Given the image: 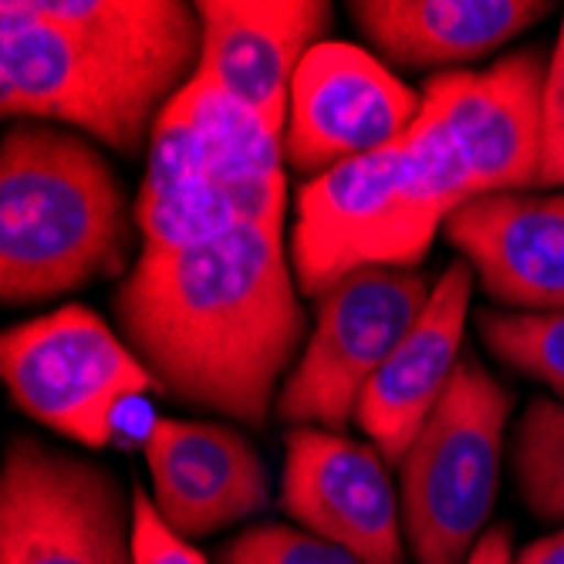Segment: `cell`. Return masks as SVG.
<instances>
[{
    "label": "cell",
    "mask_w": 564,
    "mask_h": 564,
    "mask_svg": "<svg viewBox=\"0 0 564 564\" xmlns=\"http://www.w3.org/2000/svg\"><path fill=\"white\" fill-rule=\"evenodd\" d=\"M551 4L534 0H355L348 14L399 68L470 65L534 28Z\"/></svg>",
    "instance_id": "cell-18"
},
{
    "label": "cell",
    "mask_w": 564,
    "mask_h": 564,
    "mask_svg": "<svg viewBox=\"0 0 564 564\" xmlns=\"http://www.w3.org/2000/svg\"><path fill=\"white\" fill-rule=\"evenodd\" d=\"M389 467L372 443L294 426L284 440L281 507L301 531L369 564H405L402 500Z\"/></svg>",
    "instance_id": "cell-12"
},
{
    "label": "cell",
    "mask_w": 564,
    "mask_h": 564,
    "mask_svg": "<svg viewBox=\"0 0 564 564\" xmlns=\"http://www.w3.org/2000/svg\"><path fill=\"white\" fill-rule=\"evenodd\" d=\"M510 395L464 355L433 416L399 459L402 531L420 564H467L500 487Z\"/></svg>",
    "instance_id": "cell-5"
},
{
    "label": "cell",
    "mask_w": 564,
    "mask_h": 564,
    "mask_svg": "<svg viewBox=\"0 0 564 564\" xmlns=\"http://www.w3.org/2000/svg\"><path fill=\"white\" fill-rule=\"evenodd\" d=\"M284 129L193 78L156 119L135 196L142 250L166 253L243 227H284Z\"/></svg>",
    "instance_id": "cell-4"
},
{
    "label": "cell",
    "mask_w": 564,
    "mask_h": 564,
    "mask_svg": "<svg viewBox=\"0 0 564 564\" xmlns=\"http://www.w3.org/2000/svg\"><path fill=\"white\" fill-rule=\"evenodd\" d=\"M538 189H564V18L544 75V152Z\"/></svg>",
    "instance_id": "cell-23"
},
{
    "label": "cell",
    "mask_w": 564,
    "mask_h": 564,
    "mask_svg": "<svg viewBox=\"0 0 564 564\" xmlns=\"http://www.w3.org/2000/svg\"><path fill=\"white\" fill-rule=\"evenodd\" d=\"M420 112L423 95L399 82L366 47L322 41L307 51L291 82L284 163L315 180L402 142Z\"/></svg>",
    "instance_id": "cell-10"
},
{
    "label": "cell",
    "mask_w": 564,
    "mask_h": 564,
    "mask_svg": "<svg viewBox=\"0 0 564 564\" xmlns=\"http://www.w3.org/2000/svg\"><path fill=\"white\" fill-rule=\"evenodd\" d=\"M116 474L34 436H11L0 470V564H132Z\"/></svg>",
    "instance_id": "cell-9"
},
{
    "label": "cell",
    "mask_w": 564,
    "mask_h": 564,
    "mask_svg": "<svg viewBox=\"0 0 564 564\" xmlns=\"http://www.w3.org/2000/svg\"><path fill=\"white\" fill-rule=\"evenodd\" d=\"M484 345L507 369L547 386L564 402V312H503L477 315Z\"/></svg>",
    "instance_id": "cell-20"
},
{
    "label": "cell",
    "mask_w": 564,
    "mask_h": 564,
    "mask_svg": "<svg viewBox=\"0 0 564 564\" xmlns=\"http://www.w3.org/2000/svg\"><path fill=\"white\" fill-rule=\"evenodd\" d=\"M135 214L101 149L51 122H11L0 142V297L37 304L132 268Z\"/></svg>",
    "instance_id": "cell-2"
},
{
    "label": "cell",
    "mask_w": 564,
    "mask_h": 564,
    "mask_svg": "<svg viewBox=\"0 0 564 564\" xmlns=\"http://www.w3.org/2000/svg\"><path fill=\"white\" fill-rule=\"evenodd\" d=\"M514 477L541 521L564 524V402L534 395L514 433Z\"/></svg>",
    "instance_id": "cell-19"
},
{
    "label": "cell",
    "mask_w": 564,
    "mask_h": 564,
    "mask_svg": "<svg viewBox=\"0 0 564 564\" xmlns=\"http://www.w3.org/2000/svg\"><path fill=\"white\" fill-rule=\"evenodd\" d=\"M467 564H518V557H514V534H510V528H503V524L487 528L480 534V541L474 544Z\"/></svg>",
    "instance_id": "cell-24"
},
{
    "label": "cell",
    "mask_w": 564,
    "mask_h": 564,
    "mask_svg": "<svg viewBox=\"0 0 564 564\" xmlns=\"http://www.w3.org/2000/svg\"><path fill=\"white\" fill-rule=\"evenodd\" d=\"M129 561L132 564H210L203 557L189 538H183L163 514L152 494L139 480H132V497H129Z\"/></svg>",
    "instance_id": "cell-22"
},
{
    "label": "cell",
    "mask_w": 564,
    "mask_h": 564,
    "mask_svg": "<svg viewBox=\"0 0 564 564\" xmlns=\"http://www.w3.org/2000/svg\"><path fill=\"white\" fill-rule=\"evenodd\" d=\"M541 47H521L484 72H440L426 82L449 142L464 163L474 196L538 189L544 152Z\"/></svg>",
    "instance_id": "cell-11"
},
{
    "label": "cell",
    "mask_w": 564,
    "mask_h": 564,
    "mask_svg": "<svg viewBox=\"0 0 564 564\" xmlns=\"http://www.w3.org/2000/svg\"><path fill=\"white\" fill-rule=\"evenodd\" d=\"M474 199L440 109L402 142L304 180L294 199L288 258L304 297H318L362 268H416L446 220Z\"/></svg>",
    "instance_id": "cell-3"
},
{
    "label": "cell",
    "mask_w": 564,
    "mask_h": 564,
    "mask_svg": "<svg viewBox=\"0 0 564 564\" xmlns=\"http://www.w3.org/2000/svg\"><path fill=\"white\" fill-rule=\"evenodd\" d=\"M433 284L416 268H362L315 297V328L278 395L291 426L341 433L372 376L423 315Z\"/></svg>",
    "instance_id": "cell-7"
},
{
    "label": "cell",
    "mask_w": 564,
    "mask_h": 564,
    "mask_svg": "<svg viewBox=\"0 0 564 564\" xmlns=\"http://www.w3.org/2000/svg\"><path fill=\"white\" fill-rule=\"evenodd\" d=\"M0 376L24 416L88 449L112 446L122 409L160 392L126 338L85 304L8 328L0 338Z\"/></svg>",
    "instance_id": "cell-6"
},
{
    "label": "cell",
    "mask_w": 564,
    "mask_h": 564,
    "mask_svg": "<svg viewBox=\"0 0 564 564\" xmlns=\"http://www.w3.org/2000/svg\"><path fill=\"white\" fill-rule=\"evenodd\" d=\"M220 564H369L291 524H258L224 544Z\"/></svg>",
    "instance_id": "cell-21"
},
{
    "label": "cell",
    "mask_w": 564,
    "mask_h": 564,
    "mask_svg": "<svg viewBox=\"0 0 564 564\" xmlns=\"http://www.w3.org/2000/svg\"><path fill=\"white\" fill-rule=\"evenodd\" d=\"M0 112L11 122L72 126L119 156H139L163 116L129 75L37 18L31 0L0 8Z\"/></svg>",
    "instance_id": "cell-8"
},
{
    "label": "cell",
    "mask_w": 564,
    "mask_h": 564,
    "mask_svg": "<svg viewBox=\"0 0 564 564\" xmlns=\"http://www.w3.org/2000/svg\"><path fill=\"white\" fill-rule=\"evenodd\" d=\"M518 564H564V528L528 544L521 554H518Z\"/></svg>",
    "instance_id": "cell-25"
},
{
    "label": "cell",
    "mask_w": 564,
    "mask_h": 564,
    "mask_svg": "<svg viewBox=\"0 0 564 564\" xmlns=\"http://www.w3.org/2000/svg\"><path fill=\"white\" fill-rule=\"evenodd\" d=\"M116 322L160 392L261 430L307 341L284 227L142 250L119 281Z\"/></svg>",
    "instance_id": "cell-1"
},
{
    "label": "cell",
    "mask_w": 564,
    "mask_h": 564,
    "mask_svg": "<svg viewBox=\"0 0 564 564\" xmlns=\"http://www.w3.org/2000/svg\"><path fill=\"white\" fill-rule=\"evenodd\" d=\"M203 55L196 78L240 109L284 129L291 82L307 51L325 41V0H199Z\"/></svg>",
    "instance_id": "cell-13"
},
{
    "label": "cell",
    "mask_w": 564,
    "mask_h": 564,
    "mask_svg": "<svg viewBox=\"0 0 564 564\" xmlns=\"http://www.w3.org/2000/svg\"><path fill=\"white\" fill-rule=\"evenodd\" d=\"M37 18L72 31L98 58L129 75L152 106L170 101L196 78L203 24L183 0H31Z\"/></svg>",
    "instance_id": "cell-17"
},
{
    "label": "cell",
    "mask_w": 564,
    "mask_h": 564,
    "mask_svg": "<svg viewBox=\"0 0 564 564\" xmlns=\"http://www.w3.org/2000/svg\"><path fill=\"white\" fill-rule=\"evenodd\" d=\"M142 449L152 500L183 538L217 534L271 503L264 459L230 426L156 416Z\"/></svg>",
    "instance_id": "cell-15"
},
{
    "label": "cell",
    "mask_w": 564,
    "mask_h": 564,
    "mask_svg": "<svg viewBox=\"0 0 564 564\" xmlns=\"http://www.w3.org/2000/svg\"><path fill=\"white\" fill-rule=\"evenodd\" d=\"M443 237L503 312H564V189L474 196Z\"/></svg>",
    "instance_id": "cell-14"
},
{
    "label": "cell",
    "mask_w": 564,
    "mask_h": 564,
    "mask_svg": "<svg viewBox=\"0 0 564 564\" xmlns=\"http://www.w3.org/2000/svg\"><path fill=\"white\" fill-rule=\"evenodd\" d=\"M474 284V268L464 258H453L433 284L416 325L358 399L355 423L392 467H399L456 376Z\"/></svg>",
    "instance_id": "cell-16"
}]
</instances>
